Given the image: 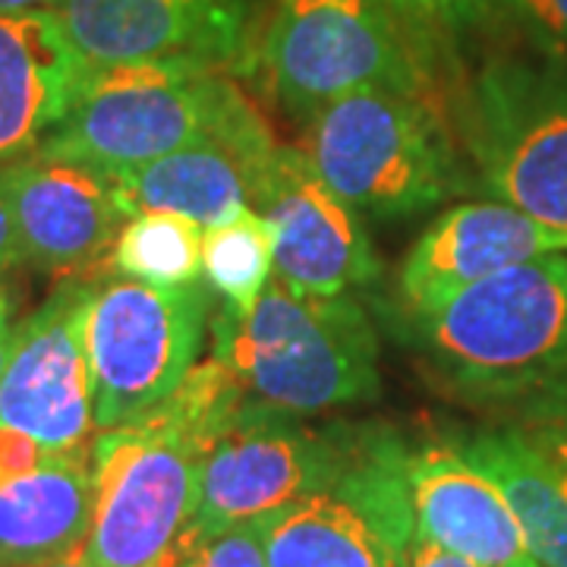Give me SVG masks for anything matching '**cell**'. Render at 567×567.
I'll return each instance as SVG.
<instances>
[{"label": "cell", "instance_id": "cell-1", "mask_svg": "<svg viewBox=\"0 0 567 567\" xmlns=\"http://www.w3.org/2000/svg\"><path fill=\"white\" fill-rule=\"evenodd\" d=\"M406 319L429 363L473 401L527 404L567 388V252L505 268Z\"/></svg>", "mask_w": 567, "mask_h": 567}, {"label": "cell", "instance_id": "cell-2", "mask_svg": "<svg viewBox=\"0 0 567 567\" xmlns=\"http://www.w3.org/2000/svg\"><path fill=\"white\" fill-rule=\"evenodd\" d=\"M203 140L275 148L262 117L221 70L140 63L89 70L35 152L111 177Z\"/></svg>", "mask_w": 567, "mask_h": 567}, {"label": "cell", "instance_id": "cell-3", "mask_svg": "<svg viewBox=\"0 0 567 567\" xmlns=\"http://www.w3.org/2000/svg\"><path fill=\"white\" fill-rule=\"evenodd\" d=\"M215 357L249 401L290 416L372 401L379 394V341L350 297L297 293L275 281L249 312L212 319Z\"/></svg>", "mask_w": 567, "mask_h": 567}, {"label": "cell", "instance_id": "cell-4", "mask_svg": "<svg viewBox=\"0 0 567 567\" xmlns=\"http://www.w3.org/2000/svg\"><path fill=\"white\" fill-rule=\"evenodd\" d=\"M205 435L174 398L92 439L95 505L85 558L95 567H174L199 505Z\"/></svg>", "mask_w": 567, "mask_h": 567}, {"label": "cell", "instance_id": "cell-5", "mask_svg": "<svg viewBox=\"0 0 567 567\" xmlns=\"http://www.w3.org/2000/svg\"><path fill=\"white\" fill-rule=\"evenodd\" d=\"M306 158L350 208L404 218L454 193V155L425 95L369 85L322 104Z\"/></svg>", "mask_w": 567, "mask_h": 567}, {"label": "cell", "instance_id": "cell-6", "mask_svg": "<svg viewBox=\"0 0 567 567\" xmlns=\"http://www.w3.org/2000/svg\"><path fill=\"white\" fill-rule=\"evenodd\" d=\"M268 89L293 117L357 89L425 95L432 58L388 0H278L262 39Z\"/></svg>", "mask_w": 567, "mask_h": 567}, {"label": "cell", "instance_id": "cell-7", "mask_svg": "<svg viewBox=\"0 0 567 567\" xmlns=\"http://www.w3.org/2000/svg\"><path fill=\"white\" fill-rule=\"evenodd\" d=\"M212 293L203 284L152 287L133 278L89 284L82 350L95 429H117L167 401L199 360Z\"/></svg>", "mask_w": 567, "mask_h": 567}, {"label": "cell", "instance_id": "cell-8", "mask_svg": "<svg viewBox=\"0 0 567 567\" xmlns=\"http://www.w3.org/2000/svg\"><path fill=\"white\" fill-rule=\"evenodd\" d=\"M464 142L495 203L567 230V61H488L466 89Z\"/></svg>", "mask_w": 567, "mask_h": 567}, {"label": "cell", "instance_id": "cell-9", "mask_svg": "<svg viewBox=\"0 0 567 567\" xmlns=\"http://www.w3.org/2000/svg\"><path fill=\"white\" fill-rule=\"evenodd\" d=\"M350 432H316L300 416L246 398L199 451V505L189 529L237 527L303 495L331 492L344 473Z\"/></svg>", "mask_w": 567, "mask_h": 567}, {"label": "cell", "instance_id": "cell-10", "mask_svg": "<svg viewBox=\"0 0 567 567\" xmlns=\"http://www.w3.org/2000/svg\"><path fill=\"white\" fill-rule=\"evenodd\" d=\"M89 70L174 63L221 70L240 61L246 0H54L48 7Z\"/></svg>", "mask_w": 567, "mask_h": 567}, {"label": "cell", "instance_id": "cell-11", "mask_svg": "<svg viewBox=\"0 0 567 567\" xmlns=\"http://www.w3.org/2000/svg\"><path fill=\"white\" fill-rule=\"evenodd\" d=\"M252 208L275 234L278 281L297 293L341 297L379 275V259L350 205L319 177L303 148H275L265 162Z\"/></svg>", "mask_w": 567, "mask_h": 567}, {"label": "cell", "instance_id": "cell-12", "mask_svg": "<svg viewBox=\"0 0 567 567\" xmlns=\"http://www.w3.org/2000/svg\"><path fill=\"white\" fill-rule=\"evenodd\" d=\"M85 287L61 284L17 324L0 372V429L22 432L48 451L89 447L99 432L80 328Z\"/></svg>", "mask_w": 567, "mask_h": 567}, {"label": "cell", "instance_id": "cell-13", "mask_svg": "<svg viewBox=\"0 0 567 567\" xmlns=\"http://www.w3.org/2000/svg\"><path fill=\"white\" fill-rule=\"evenodd\" d=\"M0 186L17 224L22 262L48 275H76L99 262L126 218L104 174L35 148L0 164Z\"/></svg>", "mask_w": 567, "mask_h": 567}, {"label": "cell", "instance_id": "cell-14", "mask_svg": "<svg viewBox=\"0 0 567 567\" xmlns=\"http://www.w3.org/2000/svg\"><path fill=\"white\" fill-rule=\"evenodd\" d=\"M92 505V445L48 451L0 429V567H32L85 546Z\"/></svg>", "mask_w": 567, "mask_h": 567}, {"label": "cell", "instance_id": "cell-15", "mask_svg": "<svg viewBox=\"0 0 567 567\" xmlns=\"http://www.w3.org/2000/svg\"><path fill=\"white\" fill-rule=\"evenodd\" d=\"M555 252H567V230L505 203L454 205L406 252L398 281L401 300L406 312H425L470 284Z\"/></svg>", "mask_w": 567, "mask_h": 567}, {"label": "cell", "instance_id": "cell-16", "mask_svg": "<svg viewBox=\"0 0 567 567\" xmlns=\"http://www.w3.org/2000/svg\"><path fill=\"white\" fill-rule=\"evenodd\" d=\"M406 492L420 536L483 567H543L529 555L505 495L454 442L410 451Z\"/></svg>", "mask_w": 567, "mask_h": 567}, {"label": "cell", "instance_id": "cell-17", "mask_svg": "<svg viewBox=\"0 0 567 567\" xmlns=\"http://www.w3.org/2000/svg\"><path fill=\"white\" fill-rule=\"evenodd\" d=\"M89 66L51 10L0 13V164L32 152L66 114Z\"/></svg>", "mask_w": 567, "mask_h": 567}, {"label": "cell", "instance_id": "cell-18", "mask_svg": "<svg viewBox=\"0 0 567 567\" xmlns=\"http://www.w3.org/2000/svg\"><path fill=\"white\" fill-rule=\"evenodd\" d=\"M275 148L203 140L133 171L111 174L107 181L126 218L167 212L199 227H215L237 212L252 208L256 183Z\"/></svg>", "mask_w": 567, "mask_h": 567}, {"label": "cell", "instance_id": "cell-19", "mask_svg": "<svg viewBox=\"0 0 567 567\" xmlns=\"http://www.w3.org/2000/svg\"><path fill=\"white\" fill-rule=\"evenodd\" d=\"M470 464L505 495L529 555L543 567H567V476L517 425L461 435Z\"/></svg>", "mask_w": 567, "mask_h": 567}, {"label": "cell", "instance_id": "cell-20", "mask_svg": "<svg viewBox=\"0 0 567 567\" xmlns=\"http://www.w3.org/2000/svg\"><path fill=\"white\" fill-rule=\"evenodd\" d=\"M259 527L268 567H404V548L338 492L303 495Z\"/></svg>", "mask_w": 567, "mask_h": 567}, {"label": "cell", "instance_id": "cell-21", "mask_svg": "<svg viewBox=\"0 0 567 567\" xmlns=\"http://www.w3.org/2000/svg\"><path fill=\"white\" fill-rule=\"evenodd\" d=\"M203 234L205 227L181 215H136L111 246V265L123 278L152 287L196 284L203 278Z\"/></svg>", "mask_w": 567, "mask_h": 567}, {"label": "cell", "instance_id": "cell-22", "mask_svg": "<svg viewBox=\"0 0 567 567\" xmlns=\"http://www.w3.org/2000/svg\"><path fill=\"white\" fill-rule=\"evenodd\" d=\"M275 271V234L256 208L205 227L203 275L208 287L224 297V309L249 312Z\"/></svg>", "mask_w": 567, "mask_h": 567}, {"label": "cell", "instance_id": "cell-23", "mask_svg": "<svg viewBox=\"0 0 567 567\" xmlns=\"http://www.w3.org/2000/svg\"><path fill=\"white\" fill-rule=\"evenodd\" d=\"M425 54L454 51L473 32L498 20V0H388Z\"/></svg>", "mask_w": 567, "mask_h": 567}, {"label": "cell", "instance_id": "cell-24", "mask_svg": "<svg viewBox=\"0 0 567 567\" xmlns=\"http://www.w3.org/2000/svg\"><path fill=\"white\" fill-rule=\"evenodd\" d=\"M174 567H268L259 520L199 533L186 529Z\"/></svg>", "mask_w": 567, "mask_h": 567}, {"label": "cell", "instance_id": "cell-25", "mask_svg": "<svg viewBox=\"0 0 567 567\" xmlns=\"http://www.w3.org/2000/svg\"><path fill=\"white\" fill-rule=\"evenodd\" d=\"M498 20L514 25L543 58L567 61V0H498Z\"/></svg>", "mask_w": 567, "mask_h": 567}, {"label": "cell", "instance_id": "cell-26", "mask_svg": "<svg viewBox=\"0 0 567 567\" xmlns=\"http://www.w3.org/2000/svg\"><path fill=\"white\" fill-rule=\"evenodd\" d=\"M520 432L567 476V388L520 404Z\"/></svg>", "mask_w": 567, "mask_h": 567}, {"label": "cell", "instance_id": "cell-27", "mask_svg": "<svg viewBox=\"0 0 567 567\" xmlns=\"http://www.w3.org/2000/svg\"><path fill=\"white\" fill-rule=\"evenodd\" d=\"M404 567H483V565L470 561V558L461 555V551H451V548L432 543L429 536L413 533L404 548Z\"/></svg>", "mask_w": 567, "mask_h": 567}, {"label": "cell", "instance_id": "cell-28", "mask_svg": "<svg viewBox=\"0 0 567 567\" xmlns=\"http://www.w3.org/2000/svg\"><path fill=\"white\" fill-rule=\"evenodd\" d=\"M17 262H22L20 237H17V224L10 215V203H7L3 186H0V271H7Z\"/></svg>", "mask_w": 567, "mask_h": 567}, {"label": "cell", "instance_id": "cell-29", "mask_svg": "<svg viewBox=\"0 0 567 567\" xmlns=\"http://www.w3.org/2000/svg\"><path fill=\"white\" fill-rule=\"evenodd\" d=\"M13 334H17V324H13V297H10V287L0 281V372H3L7 357H10Z\"/></svg>", "mask_w": 567, "mask_h": 567}, {"label": "cell", "instance_id": "cell-30", "mask_svg": "<svg viewBox=\"0 0 567 567\" xmlns=\"http://www.w3.org/2000/svg\"><path fill=\"white\" fill-rule=\"evenodd\" d=\"M54 0H0V13H25V10H48Z\"/></svg>", "mask_w": 567, "mask_h": 567}, {"label": "cell", "instance_id": "cell-31", "mask_svg": "<svg viewBox=\"0 0 567 567\" xmlns=\"http://www.w3.org/2000/svg\"><path fill=\"white\" fill-rule=\"evenodd\" d=\"M32 567H95L89 558H85V551L76 548V551H70V555H61V558H51V561H41V565Z\"/></svg>", "mask_w": 567, "mask_h": 567}]
</instances>
